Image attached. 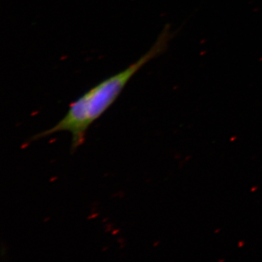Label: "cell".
<instances>
[{
  "mask_svg": "<svg viewBox=\"0 0 262 262\" xmlns=\"http://www.w3.org/2000/svg\"><path fill=\"white\" fill-rule=\"evenodd\" d=\"M173 37V32L169 25L165 26L156 42L145 54L125 70L110 76L84 93L71 103L65 116L58 123L34 136L33 140L66 131L72 135L71 151L74 152L83 144L90 125L115 103L127 82L144 66L166 51Z\"/></svg>",
  "mask_w": 262,
  "mask_h": 262,
  "instance_id": "obj_1",
  "label": "cell"
}]
</instances>
